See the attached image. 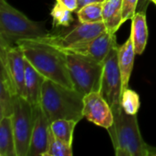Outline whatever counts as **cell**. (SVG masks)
I'll list each match as a JSON object with an SVG mask.
<instances>
[{
    "label": "cell",
    "mask_w": 156,
    "mask_h": 156,
    "mask_svg": "<svg viewBox=\"0 0 156 156\" xmlns=\"http://www.w3.org/2000/svg\"><path fill=\"white\" fill-rule=\"evenodd\" d=\"M25 58L45 79L73 89L65 51L39 40H20L16 43Z\"/></svg>",
    "instance_id": "6da1fadb"
},
{
    "label": "cell",
    "mask_w": 156,
    "mask_h": 156,
    "mask_svg": "<svg viewBox=\"0 0 156 156\" xmlns=\"http://www.w3.org/2000/svg\"><path fill=\"white\" fill-rule=\"evenodd\" d=\"M83 98L84 96L76 90L45 79L40 105L50 123L60 119L79 122L84 117Z\"/></svg>",
    "instance_id": "7a4b0ae2"
},
{
    "label": "cell",
    "mask_w": 156,
    "mask_h": 156,
    "mask_svg": "<svg viewBox=\"0 0 156 156\" xmlns=\"http://www.w3.org/2000/svg\"><path fill=\"white\" fill-rule=\"evenodd\" d=\"M114 122L108 129L117 156H156V147L146 144L141 134L137 115L122 109L113 113Z\"/></svg>",
    "instance_id": "3957f363"
},
{
    "label": "cell",
    "mask_w": 156,
    "mask_h": 156,
    "mask_svg": "<svg viewBox=\"0 0 156 156\" xmlns=\"http://www.w3.org/2000/svg\"><path fill=\"white\" fill-rule=\"evenodd\" d=\"M52 35L43 23L30 20L6 0H0V42L8 46L20 40H37Z\"/></svg>",
    "instance_id": "277c9868"
},
{
    "label": "cell",
    "mask_w": 156,
    "mask_h": 156,
    "mask_svg": "<svg viewBox=\"0 0 156 156\" xmlns=\"http://www.w3.org/2000/svg\"><path fill=\"white\" fill-rule=\"evenodd\" d=\"M63 51H65L67 56L73 89L83 96L93 91H101L103 63L82 54Z\"/></svg>",
    "instance_id": "5b68a950"
},
{
    "label": "cell",
    "mask_w": 156,
    "mask_h": 156,
    "mask_svg": "<svg viewBox=\"0 0 156 156\" xmlns=\"http://www.w3.org/2000/svg\"><path fill=\"white\" fill-rule=\"evenodd\" d=\"M118 45L114 46L103 61L101 93L111 106L112 112H119L122 93V80L118 60Z\"/></svg>",
    "instance_id": "8992f818"
},
{
    "label": "cell",
    "mask_w": 156,
    "mask_h": 156,
    "mask_svg": "<svg viewBox=\"0 0 156 156\" xmlns=\"http://www.w3.org/2000/svg\"><path fill=\"white\" fill-rule=\"evenodd\" d=\"M11 118L16 139V154L17 156H27L34 126L33 106L26 98L17 96Z\"/></svg>",
    "instance_id": "52a82bcc"
},
{
    "label": "cell",
    "mask_w": 156,
    "mask_h": 156,
    "mask_svg": "<svg viewBox=\"0 0 156 156\" xmlns=\"http://www.w3.org/2000/svg\"><path fill=\"white\" fill-rule=\"evenodd\" d=\"M107 30L103 21L95 23H80L72 30L65 35H50L45 38L37 39L50 44L60 49H69L84 45L96 38Z\"/></svg>",
    "instance_id": "ba28073f"
},
{
    "label": "cell",
    "mask_w": 156,
    "mask_h": 156,
    "mask_svg": "<svg viewBox=\"0 0 156 156\" xmlns=\"http://www.w3.org/2000/svg\"><path fill=\"white\" fill-rule=\"evenodd\" d=\"M0 61L7 71L18 96L26 98V58L17 45L0 44Z\"/></svg>",
    "instance_id": "9c48e42d"
},
{
    "label": "cell",
    "mask_w": 156,
    "mask_h": 156,
    "mask_svg": "<svg viewBox=\"0 0 156 156\" xmlns=\"http://www.w3.org/2000/svg\"><path fill=\"white\" fill-rule=\"evenodd\" d=\"M83 115L88 121L106 130L114 122L112 110L101 91H93L84 96Z\"/></svg>",
    "instance_id": "30bf717a"
},
{
    "label": "cell",
    "mask_w": 156,
    "mask_h": 156,
    "mask_svg": "<svg viewBox=\"0 0 156 156\" xmlns=\"http://www.w3.org/2000/svg\"><path fill=\"white\" fill-rule=\"evenodd\" d=\"M34 126L27 156H45L48 145L50 122L40 103L33 106Z\"/></svg>",
    "instance_id": "8fae6325"
},
{
    "label": "cell",
    "mask_w": 156,
    "mask_h": 156,
    "mask_svg": "<svg viewBox=\"0 0 156 156\" xmlns=\"http://www.w3.org/2000/svg\"><path fill=\"white\" fill-rule=\"evenodd\" d=\"M117 45L118 44L116 42L115 34H112L110 31L106 30L103 33H101L100 36H98L96 38L90 40V42L84 45L79 46L77 48H73L69 49H62V50L82 54L94 58L98 62L103 63L104 59L107 58L111 49Z\"/></svg>",
    "instance_id": "7c38bea8"
},
{
    "label": "cell",
    "mask_w": 156,
    "mask_h": 156,
    "mask_svg": "<svg viewBox=\"0 0 156 156\" xmlns=\"http://www.w3.org/2000/svg\"><path fill=\"white\" fill-rule=\"evenodd\" d=\"M18 95L5 69L1 66L0 81V118L11 117L14 112L15 101Z\"/></svg>",
    "instance_id": "4fadbf2b"
},
{
    "label": "cell",
    "mask_w": 156,
    "mask_h": 156,
    "mask_svg": "<svg viewBox=\"0 0 156 156\" xmlns=\"http://www.w3.org/2000/svg\"><path fill=\"white\" fill-rule=\"evenodd\" d=\"M44 80L45 77L26 58V99L32 106L40 103Z\"/></svg>",
    "instance_id": "5bb4252c"
},
{
    "label": "cell",
    "mask_w": 156,
    "mask_h": 156,
    "mask_svg": "<svg viewBox=\"0 0 156 156\" xmlns=\"http://www.w3.org/2000/svg\"><path fill=\"white\" fill-rule=\"evenodd\" d=\"M135 55L136 53L134 50L133 41L132 36L130 35V37L127 39V41L118 48V60L122 74V91L129 88V81L133 68Z\"/></svg>",
    "instance_id": "9a60e30c"
},
{
    "label": "cell",
    "mask_w": 156,
    "mask_h": 156,
    "mask_svg": "<svg viewBox=\"0 0 156 156\" xmlns=\"http://www.w3.org/2000/svg\"><path fill=\"white\" fill-rule=\"evenodd\" d=\"M131 36L136 55L143 54L148 41V27L144 11L136 12L132 18Z\"/></svg>",
    "instance_id": "2e32d148"
},
{
    "label": "cell",
    "mask_w": 156,
    "mask_h": 156,
    "mask_svg": "<svg viewBox=\"0 0 156 156\" xmlns=\"http://www.w3.org/2000/svg\"><path fill=\"white\" fill-rule=\"evenodd\" d=\"M102 17L107 30L115 34L122 25V0H105Z\"/></svg>",
    "instance_id": "e0dca14e"
},
{
    "label": "cell",
    "mask_w": 156,
    "mask_h": 156,
    "mask_svg": "<svg viewBox=\"0 0 156 156\" xmlns=\"http://www.w3.org/2000/svg\"><path fill=\"white\" fill-rule=\"evenodd\" d=\"M0 155L17 156L12 118H0Z\"/></svg>",
    "instance_id": "ac0fdd59"
},
{
    "label": "cell",
    "mask_w": 156,
    "mask_h": 156,
    "mask_svg": "<svg viewBox=\"0 0 156 156\" xmlns=\"http://www.w3.org/2000/svg\"><path fill=\"white\" fill-rule=\"evenodd\" d=\"M78 122L74 120L60 119L50 123L51 130L54 135L63 142L65 144L72 147L73 133Z\"/></svg>",
    "instance_id": "d6986e66"
},
{
    "label": "cell",
    "mask_w": 156,
    "mask_h": 156,
    "mask_svg": "<svg viewBox=\"0 0 156 156\" xmlns=\"http://www.w3.org/2000/svg\"><path fill=\"white\" fill-rule=\"evenodd\" d=\"M103 2L88 4L77 11L80 23H95L103 21L102 17Z\"/></svg>",
    "instance_id": "ffe728a7"
},
{
    "label": "cell",
    "mask_w": 156,
    "mask_h": 156,
    "mask_svg": "<svg viewBox=\"0 0 156 156\" xmlns=\"http://www.w3.org/2000/svg\"><path fill=\"white\" fill-rule=\"evenodd\" d=\"M72 154V147L65 144L63 142L58 139L54 135L51 127H49L48 145L45 156H71Z\"/></svg>",
    "instance_id": "44dd1931"
},
{
    "label": "cell",
    "mask_w": 156,
    "mask_h": 156,
    "mask_svg": "<svg viewBox=\"0 0 156 156\" xmlns=\"http://www.w3.org/2000/svg\"><path fill=\"white\" fill-rule=\"evenodd\" d=\"M121 107L127 114L137 115V112L140 109L139 95L129 88L124 90L122 93Z\"/></svg>",
    "instance_id": "7402d4cb"
},
{
    "label": "cell",
    "mask_w": 156,
    "mask_h": 156,
    "mask_svg": "<svg viewBox=\"0 0 156 156\" xmlns=\"http://www.w3.org/2000/svg\"><path fill=\"white\" fill-rule=\"evenodd\" d=\"M71 11L65 7L63 5L56 2L53 9L50 12V15L53 18L54 27H68L72 22V16Z\"/></svg>",
    "instance_id": "603a6c76"
},
{
    "label": "cell",
    "mask_w": 156,
    "mask_h": 156,
    "mask_svg": "<svg viewBox=\"0 0 156 156\" xmlns=\"http://www.w3.org/2000/svg\"><path fill=\"white\" fill-rule=\"evenodd\" d=\"M139 0H122V24L132 20L136 13V7Z\"/></svg>",
    "instance_id": "cb8c5ba5"
},
{
    "label": "cell",
    "mask_w": 156,
    "mask_h": 156,
    "mask_svg": "<svg viewBox=\"0 0 156 156\" xmlns=\"http://www.w3.org/2000/svg\"><path fill=\"white\" fill-rule=\"evenodd\" d=\"M57 2L63 5L71 12L78 10V0H57Z\"/></svg>",
    "instance_id": "d4e9b609"
},
{
    "label": "cell",
    "mask_w": 156,
    "mask_h": 156,
    "mask_svg": "<svg viewBox=\"0 0 156 156\" xmlns=\"http://www.w3.org/2000/svg\"><path fill=\"white\" fill-rule=\"evenodd\" d=\"M104 1L105 0H78V9L90 3H98V2H104Z\"/></svg>",
    "instance_id": "484cf974"
},
{
    "label": "cell",
    "mask_w": 156,
    "mask_h": 156,
    "mask_svg": "<svg viewBox=\"0 0 156 156\" xmlns=\"http://www.w3.org/2000/svg\"><path fill=\"white\" fill-rule=\"evenodd\" d=\"M151 1H152L153 3H154V4H155V5H156V0H151Z\"/></svg>",
    "instance_id": "4316f807"
}]
</instances>
